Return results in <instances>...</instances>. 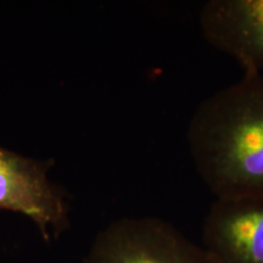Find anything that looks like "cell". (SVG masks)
Returning a JSON list of instances; mask_svg holds the SVG:
<instances>
[{"label":"cell","instance_id":"5b68a950","mask_svg":"<svg viewBox=\"0 0 263 263\" xmlns=\"http://www.w3.org/2000/svg\"><path fill=\"white\" fill-rule=\"evenodd\" d=\"M200 26L213 48L238 61L244 74L263 70V0H210Z\"/></svg>","mask_w":263,"mask_h":263},{"label":"cell","instance_id":"3957f363","mask_svg":"<svg viewBox=\"0 0 263 263\" xmlns=\"http://www.w3.org/2000/svg\"><path fill=\"white\" fill-rule=\"evenodd\" d=\"M51 163L0 147V210L29 217L45 241L68 226L64 199L47 177Z\"/></svg>","mask_w":263,"mask_h":263},{"label":"cell","instance_id":"7a4b0ae2","mask_svg":"<svg viewBox=\"0 0 263 263\" xmlns=\"http://www.w3.org/2000/svg\"><path fill=\"white\" fill-rule=\"evenodd\" d=\"M84 263L212 262L205 249L170 223L157 218H124L98 235Z\"/></svg>","mask_w":263,"mask_h":263},{"label":"cell","instance_id":"6da1fadb","mask_svg":"<svg viewBox=\"0 0 263 263\" xmlns=\"http://www.w3.org/2000/svg\"><path fill=\"white\" fill-rule=\"evenodd\" d=\"M190 155L217 199L263 197V77L244 74L199 105Z\"/></svg>","mask_w":263,"mask_h":263},{"label":"cell","instance_id":"277c9868","mask_svg":"<svg viewBox=\"0 0 263 263\" xmlns=\"http://www.w3.org/2000/svg\"><path fill=\"white\" fill-rule=\"evenodd\" d=\"M202 240L212 263H263V197L216 199Z\"/></svg>","mask_w":263,"mask_h":263}]
</instances>
